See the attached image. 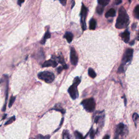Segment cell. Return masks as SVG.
<instances>
[{
    "instance_id": "31",
    "label": "cell",
    "mask_w": 139,
    "mask_h": 139,
    "mask_svg": "<svg viewBox=\"0 0 139 139\" xmlns=\"http://www.w3.org/2000/svg\"><path fill=\"white\" fill-rule=\"evenodd\" d=\"M122 3V0H115V3L116 5L120 4Z\"/></svg>"
},
{
    "instance_id": "33",
    "label": "cell",
    "mask_w": 139,
    "mask_h": 139,
    "mask_svg": "<svg viewBox=\"0 0 139 139\" xmlns=\"http://www.w3.org/2000/svg\"><path fill=\"white\" fill-rule=\"evenodd\" d=\"M110 138V136H109V135H106L105 136H104V137H103V139H109Z\"/></svg>"
},
{
    "instance_id": "34",
    "label": "cell",
    "mask_w": 139,
    "mask_h": 139,
    "mask_svg": "<svg viewBox=\"0 0 139 139\" xmlns=\"http://www.w3.org/2000/svg\"><path fill=\"white\" fill-rule=\"evenodd\" d=\"M135 28H136V23H134L132 25V29H135Z\"/></svg>"
},
{
    "instance_id": "7",
    "label": "cell",
    "mask_w": 139,
    "mask_h": 139,
    "mask_svg": "<svg viewBox=\"0 0 139 139\" xmlns=\"http://www.w3.org/2000/svg\"><path fill=\"white\" fill-rule=\"evenodd\" d=\"M87 8L84 6V4H82L81 6V9L80 12V17H81V27L83 30H85L86 29V25L85 23V19L86 17L87 16Z\"/></svg>"
},
{
    "instance_id": "23",
    "label": "cell",
    "mask_w": 139,
    "mask_h": 139,
    "mask_svg": "<svg viewBox=\"0 0 139 139\" xmlns=\"http://www.w3.org/2000/svg\"><path fill=\"white\" fill-rule=\"evenodd\" d=\"M15 120V117L13 116L11 118H10L9 120L6 122V123H5V125H8L9 124H11V123H13Z\"/></svg>"
},
{
    "instance_id": "18",
    "label": "cell",
    "mask_w": 139,
    "mask_h": 139,
    "mask_svg": "<svg viewBox=\"0 0 139 139\" xmlns=\"http://www.w3.org/2000/svg\"><path fill=\"white\" fill-rule=\"evenodd\" d=\"M88 75L92 78H95L96 77V73L95 71L92 68H89L88 70Z\"/></svg>"
},
{
    "instance_id": "26",
    "label": "cell",
    "mask_w": 139,
    "mask_h": 139,
    "mask_svg": "<svg viewBox=\"0 0 139 139\" xmlns=\"http://www.w3.org/2000/svg\"><path fill=\"white\" fill-rule=\"evenodd\" d=\"M95 136V131L93 129H91L90 130V138L91 139H94Z\"/></svg>"
},
{
    "instance_id": "5",
    "label": "cell",
    "mask_w": 139,
    "mask_h": 139,
    "mask_svg": "<svg viewBox=\"0 0 139 139\" xmlns=\"http://www.w3.org/2000/svg\"><path fill=\"white\" fill-rule=\"evenodd\" d=\"M38 78L47 83H51L54 80L55 76L53 73L49 71H44L38 74Z\"/></svg>"
},
{
    "instance_id": "12",
    "label": "cell",
    "mask_w": 139,
    "mask_h": 139,
    "mask_svg": "<svg viewBox=\"0 0 139 139\" xmlns=\"http://www.w3.org/2000/svg\"><path fill=\"white\" fill-rule=\"evenodd\" d=\"M116 15V11L114 8H111L105 14V18H110V17H114Z\"/></svg>"
},
{
    "instance_id": "8",
    "label": "cell",
    "mask_w": 139,
    "mask_h": 139,
    "mask_svg": "<svg viewBox=\"0 0 139 139\" xmlns=\"http://www.w3.org/2000/svg\"><path fill=\"white\" fill-rule=\"evenodd\" d=\"M70 60L72 65H76L78 63V58L77 55L76 50L73 47L71 48L70 51Z\"/></svg>"
},
{
    "instance_id": "13",
    "label": "cell",
    "mask_w": 139,
    "mask_h": 139,
    "mask_svg": "<svg viewBox=\"0 0 139 139\" xmlns=\"http://www.w3.org/2000/svg\"><path fill=\"white\" fill-rule=\"evenodd\" d=\"M64 38H66V39L67 40V41H68V42L69 43H71L72 42V40H73V35L72 34V33H71V32H68L65 34Z\"/></svg>"
},
{
    "instance_id": "28",
    "label": "cell",
    "mask_w": 139,
    "mask_h": 139,
    "mask_svg": "<svg viewBox=\"0 0 139 139\" xmlns=\"http://www.w3.org/2000/svg\"><path fill=\"white\" fill-rule=\"evenodd\" d=\"M60 1V2L61 3V4L63 5V6H65L66 4V2H67V0H59Z\"/></svg>"
},
{
    "instance_id": "17",
    "label": "cell",
    "mask_w": 139,
    "mask_h": 139,
    "mask_svg": "<svg viewBox=\"0 0 139 139\" xmlns=\"http://www.w3.org/2000/svg\"><path fill=\"white\" fill-rule=\"evenodd\" d=\"M134 15L136 19H139V5H137L134 10Z\"/></svg>"
},
{
    "instance_id": "4",
    "label": "cell",
    "mask_w": 139,
    "mask_h": 139,
    "mask_svg": "<svg viewBox=\"0 0 139 139\" xmlns=\"http://www.w3.org/2000/svg\"><path fill=\"white\" fill-rule=\"evenodd\" d=\"M81 104L83 105L85 110L88 112H92L95 109L96 102L93 98L84 100L81 102Z\"/></svg>"
},
{
    "instance_id": "15",
    "label": "cell",
    "mask_w": 139,
    "mask_h": 139,
    "mask_svg": "<svg viewBox=\"0 0 139 139\" xmlns=\"http://www.w3.org/2000/svg\"><path fill=\"white\" fill-rule=\"evenodd\" d=\"M50 38H51V33H50V32L48 31V30H47V31L46 32V33L45 34L44 38H43V39L42 41H41V44H45V43L46 42V40H47V39Z\"/></svg>"
},
{
    "instance_id": "11",
    "label": "cell",
    "mask_w": 139,
    "mask_h": 139,
    "mask_svg": "<svg viewBox=\"0 0 139 139\" xmlns=\"http://www.w3.org/2000/svg\"><path fill=\"white\" fill-rule=\"evenodd\" d=\"M56 66H57V63H56V61L52 59L45 61L42 65L43 68L44 67H50V66L53 67V68H55Z\"/></svg>"
},
{
    "instance_id": "16",
    "label": "cell",
    "mask_w": 139,
    "mask_h": 139,
    "mask_svg": "<svg viewBox=\"0 0 139 139\" xmlns=\"http://www.w3.org/2000/svg\"><path fill=\"white\" fill-rule=\"evenodd\" d=\"M97 1H98V3H99L100 5L103 7H105L109 4L110 0H97Z\"/></svg>"
},
{
    "instance_id": "1",
    "label": "cell",
    "mask_w": 139,
    "mask_h": 139,
    "mask_svg": "<svg viewBox=\"0 0 139 139\" xmlns=\"http://www.w3.org/2000/svg\"><path fill=\"white\" fill-rule=\"evenodd\" d=\"M129 24V17L125 8L121 7L118 11V15L115 24L116 28L120 29H123L127 27Z\"/></svg>"
},
{
    "instance_id": "38",
    "label": "cell",
    "mask_w": 139,
    "mask_h": 139,
    "mask_svg": "<svg viewBox=\"0 0 139 139\" xmlns=\"http://www.w3.org/2000/svg\"><path fill=\"white\" fill-rule=\"evenodd\" d=\"M137 39L139 41V33L138 34V36H137Z\"/></svg>"
},
{
    "instance_id": "35",
    "label": "cell",
    "mask_w": 139,
    "mask_h": 139,
    "mask_svg": "<svg viewBox=\"0 0 139 139\" xmlns=\"http://www.w3.org/2000/svg\"><path fill=\"white\" fill-rule=\"evenodd\" d=\"M63 67L64 69H68V65H67L66 64L63 65Z\"/></svg>"
},
{
    "instance_id": "19",
    "label": "cell",
    "mask_w": 139,
    "mask_h": 139,
    "mask_svg": "<svg viewBox=\"0 0 139 139\" xmlns=\"http://www.w3.org/2000/svg\"><path fill=\"white\" fill-rule=\"evenodd\" d=\"M103 11H104V7L103 6H101V5H100V6H97V9H96V12L98 14H100V15L102 14L103 12Z\"/></svg>"
},
{
    "instance_id": "32",
    "label": "cell",
    "mask_w": 139,
    "mask_h": 139,
    "mask_svg": "<svg viewBox=\"0 0 139 139\" xmlns=\"http://www.w3.org/2000/svg\"><path fill=\"white\" fill-rule=\"evenodd\" d=\"M63 121H64V118H62V120H61V122H60V126H59V128L58 129H57V130H56L55 131H57V130H58V129H59V128H60V127L61 126V125H62V123H63Z\"/></svg>"
},
{
    "instance_id": "24",
    "label": "cell",
    "mask_w": 139,
    "mask_h": 139,
    "mask_svg": "<svg viewBox=\"0 0 139 139\" xmlns=\"http://www.w3.org/2000/svg\"><path fill=\"white\" fill-rule=\"evenodd\" d=\"M53 109H54V110H56V111H60V112L62 113L63 114H64L65 113V110L64 109H62V108H58V107H56V106H55V108H53Z\"/></svg>"
},
{
    "instance_id": "30",
    "label": "cell",
    "mask_w": 139,
    "mask_h": 139,
    "mask_svg": "<svg viewBox=\"0 0 139 139\" xmlns=\"http://www.w3.org/2000/svg\"><path fill=\"white\" fill-rule=\"evenodd\" d=\"M24 2V0H18V4L20 6H21L22 3H23Z\"/></svg>"
},
{
    "instance_id": "36",
    "label": "cell",
    "mask_w": 139,
    "mask_h": 139,
    "mask_svg": "<svg viewBox=\"0 0 139 139\" xmlns=\"http://www.w3.org/2000/svg\"><path fill=\"white\" fill-rule=\"evenodd\" d=\"M75 6V2H73V4H72V7H71V8L72 9L73 8V6Z\"/></svg>"
},
{
    "instance_id": "29",
    "label": "cell",
    "mask_w": 139,
    "mask_h": 139,
    "mask_svg": "<svg viewBox=\"0 0 139 139\" xmlns=\"http://www.w3.org/2000/svg\"><path fill=\"white\" fill-rule=\"evenodd\" d=\"M64 69L63 68V66H60L59 67V68L57 69V71H58V72L59 73H60L61 71H62V70Z\"/></svg>"
},
{
    "instance_id": "14",
    "label": "cell",
    "mask_w": 139,
    "mask_h": 139,
    "mask_svg": "<svg viewBox=\"0 0 139 139\" xmlns=\"http://www.w3.org/2000/svg\"><path fill=\"white\" fill-rule=\"evenodd\" d=\"M97 25L96 21L94 19H91L89 23V28L90 30H95Z\"/></svg>"
},
{
    "instance_id": "39",
    "label": "cell",
    "mask_w": 139,
    "mask_h": 139,
    "mask_svg": "<svg viewBox=\"0 0 139 139\" xmlns=\"http://www.w3.org/2000/svg\"><path fill=\"white\" fill-rule=\"evenodd\" d=\"M128 1H129V3H131L132 0H128Z\"/></svg>"
},
{
    "instance_id": "25",
    "label": "cell",
    "mask_w": 139,
    "mask_h": 139,
    "mask_svg": "<svg viewBox=\"0 0 139 139\" xmlns=\"http://www.w3.org/2000/svg\"><path fill=\"white\" fill-rule=\"evenodd\" d=\"M37 138L38 139H50V135H47V136H43L42 135H38L37 136Z\"/></svg>"
},
{
    "instance_id": "37",
    "label": "cell",
    "mask_w": 139,
    "mask_h": 139,
    "mask_svg": "<svg viewBox=\"0 0 139 139\" xmlns=\"http://www.w3.org/2000/svg\"><path fill=\"white\" fill-rule=\"evenodd\" d=\"M134 41H133V42H132L130 44V45H134Z\"/></svg>"
},
{
    "instance_id": "22",
    "label": "cell",
    "mask_w": 139,
    "mask_h": 139,
    "mask_svg": "<svg viewBox=\"0 0 139 139\" xmlns=\"http://www.w3.org/2000/svg\"><path fill=\"white\" fill-rule=\"evenodd\" d=\"M15 97L12 96L11 99H10L9 102V104H8L9 108L12 107V106L13 104V103H14V102H15Z\"/></svg>"
},
{
    "instance_id": "3",
    "label": "cell",
    "mask_w": 139,
    "mask_h": 139,
    "mask_svg": "<svg viewBox=\"0 0 139 139\" xmlns=\"http://www.w3.org/2000/svg\"><path fill=\"white\" fill-rule=\"evenodd\" d=\"M128 133V130L126 126L123 123H119L116 128L114 139H122L126 137Z\"/></svg>"
},
{
    "instance_id": "9",
    "label": "cell",
    "mask_w": 139,
    "mask_h": 139,
    "mask_svg": "<svg viewBox=\"0 0 139 139\" xmlns=\"http://www.w3.org/2000/svg\"><path fill=\"white\" fill-rule=\"evenodd\" d=\"M105 115L104 114L103 111L99 112V114H95V118H94V122L96 124H100L103 125L104 119Z\"/></svg>"
},
{
    "instance_id": "21",
    "label": "cell",
    "mask_w": 139,
    "mask_h": 139,
    "mask_svg": "<svg viewBox=\"0 0 139 139\" xmlns=\"http://www.w3.org/2000/svg\"><path fill=\"white\" fill-rule=\"evenodd\" d=\"M75 135L76 139H84L83 135H82L80 133L77 132V131L75 132Z\"/></svg>"
},
{
    "instance_id": "2",
    "label": "cell",
    "mask_w": 139,
    "mask_h": 139,
    "mask_svg": "<svg viewBox=\"0 0 139 139\" xmlns=\"http://www.w3.org/2000/svg\"><path fill=\"white\" fill-rule=\"evenodd\" d=\"M80 83V79L78 77H76L73 80V83L68 89V92L70 96L73 100H76L78 97L79 94L78 91L77 90V86Z\"/></svg>"
},
{
    "instance_id": "10",
    "label": "cell",
    "mask_w": 139,
    "mask_h": 139,
    "mask_svg": "<svg viewBox=\"0 0 139 139\" xmlns=\"http://www.w3.org/2000/svg\"><path fill=\"white\" fill-rule=\"evenodd\" d=\"M121 37L123 42L126 43H128L130 39V33L128 30H126L125 32L122 33L121 34Z\"/></svg>"
},
{
    "instance_id": "6",
    "label": "cell",
    "mask_w": 139,
    "mask_h": 139,
    "mask_svg": "<svg viewBox=\"0 0 139 139\" xmlns=\"http://www.w3.org/2000/svg\"><path fill=\"white\" fill-rule=\"evenodd\" d=\"M133 50L132 48H128L125 51L123 54V56L122 60V64L125 66V64L129 63L133 58Z\"/></svg>"
},
{
    "instance_id": "20",
    "label": "cell",
    "mask_w": 139,
    "mask_h": 139,
    "mask_svg": "<svg viewBox=\"0 0 139 139\" xmlns=\"http://www.w3.org/2000/svg\"><path fill=\"white\" fill-rule=\"evenodd\" d=\"M133 120L134 122V123H135V127H136L137 121L139 120V116L137 114V113H134V114H133Z\"/></svg>"
},
{
    "instance_id": "27",
    "label": "cell",
    "mask_w": 139,
    "mask_h": 139,
    "mask_svg": "<svg viewBox=\"0 0 139 139\" xmlns=\"http://www.w3.org/2000/svg\"><path fill=\"white\" fill-rule=\"evenodd\" d=\"M58 60H59V62L60 64H63V65H64V64H65L64 59V58L62 57V56H59V57L58 58Z\"/></svg>"
}]
</instances>
